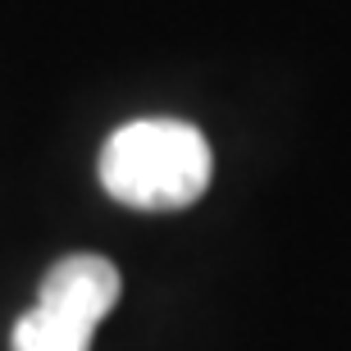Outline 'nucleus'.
Here are the masks:
<instances>
[{
    "instance_id": "1",
    "label": "nucleus",
    "mask_w": 351,
    "mask_h": 351,
    "mask_svg": "<svg viewBox=\"0 0 351 351\" xmlns=\"http://www.w3.org/2000/svg\"><path fill=\"white\" fill-rule=\"evenodd\" d=\"M210 142L182 119H132L101 151V187L119 206L169 215L196 206L210 187Z\"/></svg>"
},
{
    "instance_id": "2",
    "label": "nucleus",
    "mask_w": 351,
    "mask_h": 351,
    "mask_svg": "<svg viewBox=\"0 0 351 351\" xmlns=\"http://www.w3.org/2000/svg\"><path fill=\"white\" fill-rule=\"evenodd\" d=\"M119 306V269L105 256H64L41 278L37 306L19 315L14 351H91L96 324Z\"/></svg>"
}]
</instances>
